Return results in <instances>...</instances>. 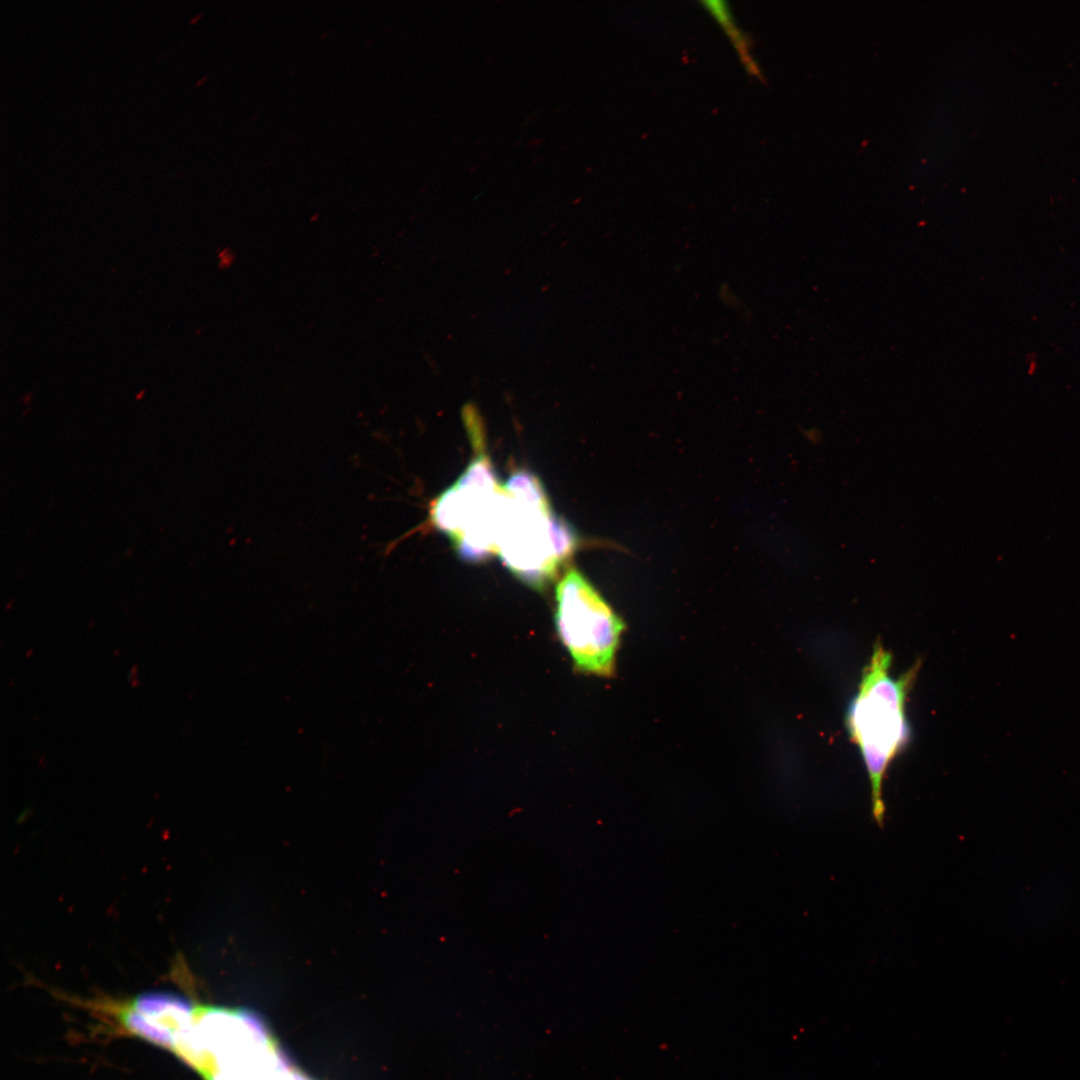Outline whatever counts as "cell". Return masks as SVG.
Listing matches in <instances>:
<instances>
[{
	"mask_svg": "<svg viewBox=\"0 0 1080 1080\" xmlns=\"http://www.w3.org/2000/svg\"><path fill=\"white\" fill-rule=\"evenodd\" d=\"M485 438L472 440L475 456L458 479L434 499L429 523L452 542L466 561L496 554L504 487L485 451Z\"/></svg>",
	"mask_w": 1080,
	"mask_h": 1080,
	"instance_id": "obj_3",
	"label": "cell"
},
{
	"mask_svg": "<svg viewBox=\"0 0 1080 1080\" xmlns=\"http://www.w3.org/2000/svg\"><path fill=\"white\" fill-rule=\"evenodd\" d=\"M555 625L578 670L608 677L624 629L622 620L588 579L570 568L555 591Z\"/></svg>",
	"mask_w": 1080,
	"mask_h": 1080,
	"instance_id": "obj_4",
	"label": "cell"
},
{
	"mask_svg": "<svg viewBox=\"0 0 1080 1080\" xmlns=\"http://www.w3.org/2000/svg\"><path fill=\"white\" fill-rule=\"evenodd\" d=\"M700 3L726 32L741 57L747 71L753 76L759 75L758 67L749 53L750 41L745 33L739 29L737 24H735L728 4L724 1L716 0L701 1Z\"/></svg>",
	"mask_w": 1080,
	"mask_h": 1080,
	"instance_id": "obj_5",
	"label": "cell"
},
{
	"mask_svg": "<svg viewBox=\"0 0 1080 1080\" xmlns=\"http://www.w3.org/2000/svg\"><path fill=\"white\" fill-rule=\"evenodd\" d=\"M505 498L496 555L520 581L542 590L554 581L578 546L570 524L556 515L541 481L518 470L503 483Z\"/></svg>",
	"mask_w": 1080,
	"mask_h": 1080,
	"instance_id": "obj_2",
	"label": "cell"
},
{
	"mask_svg": "<svg viewBox=\"0 0 1080 1080\" xmlns=\"http://www.w3.org/2000/svg\"><path fill=\"white\" fill-rule=\"evenodd\" d=\"M892 654L876 641L864 667L858 690L846 712V727L858 747L871 786L872 815L883 826L886 814L883 783L891 762L903 751L911 730L906 717V698L920 662L894 678Z\"/></svg>",
	"mask_w": 1080,
	"mask_h": 1080,
	"instance_id": "obj_1",
	"label": "cell"
}]
</instances>
